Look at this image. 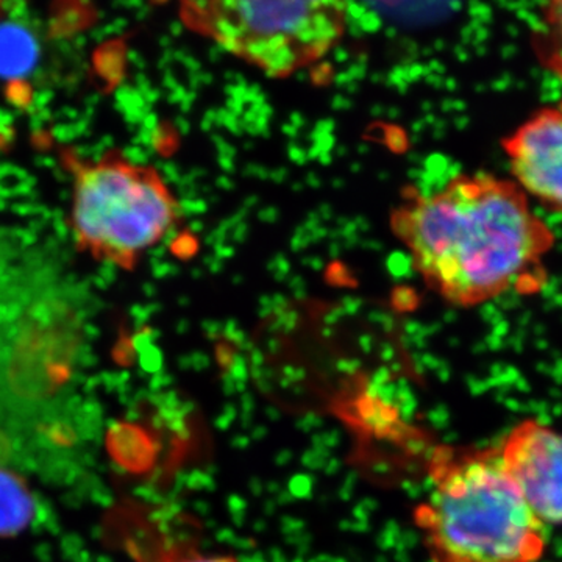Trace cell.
<instances>
[{"label": "cell", "instance_id": "1", "mask_svg": "<svg viewBox=\"0 0 562 562\" xmlns=\"http://www.w3.org/2000/svg\"><path fill=\"white\" fill-rule=\"evenodd\" d=\"M390 224L414 271L458 308L536 294L549 280L557 236L513 180L461 173L430 194L412 191Z\"/></svg>", "mask_w": 562, "mask_h": 562}, {"label": "cell", "instance_id": "2", "mask_svg": "<svg viewBox=\"0 0 562 562\" xmlns=\"http://www.w3.org/2000/svg\"><path fill=\"white\" fill-rule=\"evenodd\" d=\"M87 333L83 292L60 255L0 233V390L54 397L76 373Z\"/></svg>", "mask_w": 562, "mask_h": 562}, {"label": "cell", "instance_id": "3", "mask_svg": "<svg viewBox=\"0 0 562 562\" xmlns=\"http://www.w3.org/2000/svg\"><path fill=\"white\" fill-rule=\"evenodd\" d=\"M431 492L416 509L432 562H538L543 524L514 483L501 450L439 449Z\"/></svg>", "mask_w": 562, "mask_h": 562}, {"label": "cell", "instance_id": "4", "mask_svg": "<svg viewBox=\"0 0 562 562\" xmlns=\"http://www.w3.org/2000/svg\"><path fill=\"white\" fill-rule=\"evenodd\" d=\"M72 179L70 228L92 260L132 271L180 220V203L161 173L120 151L83 158L65 151Z\"/></svg>", "mask_w": 562, "mask_h": 562}, {"label": "cell", "instance_id": "5", "mask_svg": "<svg viewBox=\"0 0 562 562\" xmlns=\"http://www.w3.org/2000/svg\"><path fill=\"white\" fill-rule=\"evenodd\" d=\"M190 31L272 79L321 61L346 32L347 0H179Z\"/></svg>", "mask_w": 562, "mask_h": 562}, {"label": "cell", "instance_id": "6", "mask_svg": "<svg viewBox=\"0 0 562 562\" xmlns=\"http://www.w3.org/2000/svg\"><path fill=\"white\" fill-rule=\"evenodd\" d=\"M503 465L542 524L562 525V432L524 420L506 436Z\"/></svg>", "mask_w": 562, "mask_h": 562}, {"label": "cell", "instance_id": "7", "mask_svg": "<svg viewBox=\"0 0 562 562\" xmlns=\"http://www.w3.org/2000/svg\"><path fill=\"white\" fill-rule=\"evenodd\" d=\"M502 149L527 198L562 213V101L536 111L502 140Z\"/></svg>", "mask_w": 562, "mask_h": 562}, {"label": "cell", "instance_id": "8", "mask_svg": "<svg viewBox=\"0 0 562 562\" xmlns=\"http://www.w3.org/2000/svg\"><path fill=\"white\" fill-rule=\"evenodd\" d=\"M35 495L20 473L0 465V538L21 535L35 519Z\"/></svg>", "mask_w": 562, "mask_h": 562}, {"label": "cell", "instance_id": "9", "mask_svg": "<svg viewBox=\"0 0 562 562\" xmlns=\"http://www.w3.org/2000/svg\"><path fill=\"white\" fill-rule=\"evenodd\" d=\"M36 60L35 38L16 24L0 25V76H24Z\"/></svg>", "mask_w": 562, "mask_h": 562}, {"label": "cell", "instance_id": "10", "mask_svg": "<svg viewBox=\"0 0 562 562\" xmlns=\"http://www.w3.org/2000/svg\"><path fill=\"white\" fill-rule=\"evenodd\" d=\"M535 49L539 61L562 80V0H546Z\"/></svg>", "mask_w": 562, "mask_h": 562}, {"label": "cell", "instance_id": "11", "mask_svg": "<svg viewBox=\"0 0 562 562\" xmlns=\"http://www.w3.org/2000/svg\"><path fill=\"white\" fill-rule=\"evenodd\" d=\"M169 562H238L228 557H206L198 552H181L171 558Z\"/></svg>", "mask_w": 562, "mask_h": 562}, {"label": "cell", "instance_id": "12", "mask_svg": "<svg viewBox=\"0 0 562 562\" xmlns=\"http://www.w3.org/2000/svg\"><path fill=\"white\" fill-rule=\"evenodd\" d=\"M3 0H0V7H2Z\"/></svg>", "mask_w": 562, "mask_h": 562}]
</instances>
